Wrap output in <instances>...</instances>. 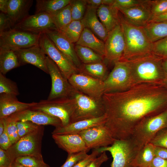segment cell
I'll list each match as a JSON object with an SVG mask.
<instances>
[{"label":"cell","instance_id":"1","mask_svg":"<svg viewBox=\"0 0 167 167\" xmlns=\"http://www.w3.org/2000/svg\"><path fill=\"white\" fill-rule=\"evenodd\" d=\"M102 100L106 116L105 125L114 139L127 140L142 119L167 109V88L139 84L124 91L105 93Z\"/></svg>","mask_w":167,"mask_h":167},{"label":"cell","instance_id":"2","mask_svg":"<svg viewBox=\"0 0 167 167\" xmlns=\"http://www.w3.org/2000/svg\"><path fill=\"white\" fill-rule=\"evenodd\" d=\"M119 15L125 43L120 61H130L154 54L153 43L148 40L143 29L130 24Z\"/></svg>","mask_w":167,"mask_h":167},{"label":"cell","instance_id":"3","mask_svg":"<svg viewBox=\"0 0 167 167\" xmlns=\"http://www.w3.org/2000/svg\"><path fill=\"white\" fill-rule=\"evenodd\" d=\"M163 59L153 54L127 62L134 85L147 84L162 86L165 78Z\"/></svg>","mask_w":167,"mask_h":167},{"label":"cell","instance_id":"4","mask_svg":"<svg viewBox=\"0 0 167 167\" xmlns=\"http://www.w3.org/2000/svg\"><path fill=\"white\" fill-rule=\"evenodd\" d=\"M167 126V109L142 119L135 127L128 140L138 152L150 142L159 131Z\"/></svg>","mask_w":167,"mask_h":167},{"label":"cell","instance_id":"5","mask_svg":"<svg viewBox=\"0 0 167 167\" xmlns=\"http://www.w3.org/2000/svg\"><path fill=\"white\" fill-rule=\"evenodd\" d=\"M75 108L72 97L41 100L29 109L44 112L59 118L62 126L71 123V118Z\"/></svg>","mask_w":167,"mask_h":167},{"label":"cell","instance_id":"6","mask_svg":"<svg viewBox=\"0 0 167 167\" xmlns=\"http://www.w3.org/2000/svg\"><path fill=\"white\" fill-rule=\"evenodd\" d=\"M44 126L40 125L35 130L20 138L7 150L12 162L17 157L28 155H41V143Z\"/></svg>","mask_w":167,"mask_h":167},{"label":"cell","instance_id":"7","mask_svg":"<svg viewBox=\"0 0 167 167\" xmlns=\"http://www.w3.org/2000/svg\"><path fill=\"white\" fill-rule=\"evenodd\" d=\"M71 97L75 99V108L71 123L98 118L105 114L102 98H93L75 90Z\"/></svg>","mask_w":167,"mask_h":167},{"label":"cell","instance_id":"8","mask_svg":"<svg viewBox=\"0 0 167 167\" xmlns=\"http://www.w3.org/2000/svg\"><path fill=\"white\" fill-rule=\"evenodd\" d=\"M104 83V93L122 92L134 86L128 62L119 61L115 63Z\"/></svg>","mask_w":167,"mask_h":167},{"label":"cell","instance_id":"9","mask_svg":"<svg viewBox=\"0 0 167 167\" xmlns=\"http://www.w3.org/2000/svg\"><path fill=\"white\" fill-rule=\"evenodd\" d=\"M40 34L13 28L0 32V50L15 51L37 45Z\"/></svg>","mask_w":167,"mask_h":167},{"label":"cell","instance_id":"10","mask_svg":"<svg viewBox=\"0 0 167 167\" xmlns=\"http://www.w3.org/2000/svg\"><path fill=\"white\" fill-rule=\"evenodd\" d=\"M97 149L100 153H110L113 158L110 167H135L133 162L138 152L129 140L116 139L111 146Z\"/></svg>","mask_w":167,"mask_h":167},{"label":"cell","instance_id":"11","mask_svg":"<svg viewBox=\"0 0 167 167\" xmlns=\"http://www.w3.org/2000/svg\"><path fill=\"white\" fill-rule=\"evenodd\" d=\"M38 44L68 79L72 74L78 72V68L57 48L45 33L41 34Z\"/></svg>","mask_w":167,"mask_h":167},{"label":"cell","instance_id":"12","mask_svg":"<svg viewBox=\"0 0 167 167\" xmlns=\"http://www.w3.org/2000/svg\"><path fill=\"white\" fill-rule=\"evenodd\" d=\"M46 65L51 80V88L47 99L71 97L75 89L54 62L46 56Z\"/></svg>","mask_w":167,"mask_h":167},{"label":"cell","instance_id":"13","mask_svg":"<svg viewBox=\"0 0 167 167\" xmlns=\"http://www.w3.org/2000/svg\"><path fill=\"white\" fill-rule=\"evenodd\" d=\"M68 80L75 90L93 98H102L104 93L103 81L79 72L72 74Z\"/></svg>","mask_w":167,"mask_h":167},{"label":"cell","instance_id":"14","mask_svg":"<svg viewBox=\"0 0 167 167\" xmlns=\"http://www.w3.org/2000/svg\"><path fill=\"white\" fill-rule=\"evenodd\" d=\"M105 54L104 60L114 64L122 59L125 51L124 34L120 24L109 32L105 42Z\"/></svg>","mask_w":167,"mask_h":167},{"label":"cell","instance_id":"15","mask_svg":"<svg viewBox=\"0 0 167 167\" xmlns=\"http://www.w3.org/2000/svg\"><path fill=\"white\" fill-rule=\"evenodd\" d=\"M13 28L36 34L45 33L49 30H57L51 15L45 13L29 15L15 25Z\"/></svg>","mask_w":167,"mask_h":167},{"label":"cell","instance_id":"16","mask_svg":"<svg viewBox=\"0 0 167 167\" xmlns=\"http://www.w3.org/2000/svg\"><path fill=\"white\" fill-rule=\"evenodd\" d=\"M79 134L89 150L92 148L97 149L109 146L116 140L105 125L86 129Z\"/></svg>","mask_w":167,"mask_h":167},{"label":"cell","instance_id":"17","mask_svg":"<svg viewBox=\"0 0 167 167\" xmlns=\"http://www.w3.org/2000/svg\"><path fill=\"white\" fill-rule=\"evenodd\" d=\"M3 119L6 122L29 121L40 125H50L55 128L62 126L61 121L59 118L41 111L29 109L16 113Z\"/></svg>","mask_w":167,"mask_h":167},{"label":"cell","instance_id":"18","mask_svg":"<svg viewBox=\"0 0 167 167\" xmlns=\"http://www.w3.org/2000/svg\"><path fill=\"white\" fill-rule=\"evenodd\" d=\"M14 51L18 57L21 66L31 64L49 74L46 65V55L38 44Z\"/></svg>","mask_w":167,"mask_h":167},{"label":"cell","instance_id":"19","mask_svg":"<svg viewBox=\"0 0 167 167\" xmlns=\"http://www.w3.org/2000/svg\"><path fill=\"white\" fill-rule=\"evenodd\" d=\"M118 9L122 13V15L126 21L139 28H143L149 23L153 15L147 6V3L145 5Z\"/></svg>","mask_w":167,"mask_h":167},{"label":"cell","instance_id":"20","mask_svg":"<svg viewBox=\"0 0 167 167\" xmlns=\"http://www.w3.org/2000/svg\"><path fill=\"white\" fill-rule=\"evenodd\" d=\"M45 33L57 48L78 69L82 63L76 54L74 43L57 30H49Z\"/></svg>","mask_w":167,"mask_h":167},{"label":"cell","instance_id":"21","mask_svg":"<svg viewBox=\"0 0 167 167\" xmlns=\"http://www.w3.org/2000/svg\"><path fill=\"white\" fill-rule=\"evenodd\" d=\"M52 137L58 146L68 154L89 151L79 134H52Z\"/></svg>","mask_w":167,"mask_h":167},{"label":"cell","instance_id":"22","mask_svg":"<svg viewBox=\"0 0 167 167\" xmlns=\"http://www.w3.org/2000/svg\"><path fill=\"white\" fill-rule=\"evenodd\" d=\"M106 119V116L105 114L98 118L74 122L65 126L55 128L52 132V134H79L81 131L89 128L105 125Z\"/></svg>","mask_w":167,"mask_h":167},{"label":"cell","instance_id":"23","mask_svg":"<svg viewBox=\"0 0 167 167\" xmlns=\"http://www.w3.org/2000/svg\"><path fill=\"white\" fill-rule=\"evenodd\" d=\"M16 96L0 94V119L6 118L16 113L30 109L36 104L35 102L26 103L19 101Z\"/></svg>","mask_w":167,"mask_h":167},{"label":"cell","instance_id":"24","mask_svg":"<svg viewBox=\"0 0 167 167\" xmlns=\"http://www.w3.org/2000/svg\"><path fill=\"white\" fill-rule=\"evenodd\" d=\"M97 8L87 5L84 15L81 21L84 28L88 29L99 39L105 42L109 32L98 18Z\"/></svg>","mask_w":167,"mask_h":167},{"label":"cell","instance_id":"25","mask_svg":"<svg viewBox=\"0 0 167 167\" xmlns=\"http://www.w3.org/2000/svg\"><path fill=\"white\" fill-rule=\"evenodd\" d=\"M33 2L32 0H8L6 14L13 27L29 15V11Z\"/></svg>","mask_w":167,"mask_h":167},{"label":"cell","instance_id":"26","mask_svg":"<svg viewBox=\"0 0 167 167\" xmlns=\"http://www.w3.org/2000/svg\"><path fill=\"white\" fill-rule=\"evenodd\" d=\"M119 11L112 6L103 4L97 9L98 18L109 32L120 24Z\"/></svg>","mask_w":167,"mask_h":167},{"label":"cell","instance_id":"27","mask_svg":"<svg viewBox=\"0 0 167 167\" xmlns=\"http://www.w3.org/2000/svg\"><path fill=\"white\" fill-rule=\"evenodd\" d=\"M76 44L88 48L104 58L105 54V42L99 39L90 30L84 28Z\"/></svg>","mask_w":167,"mask_h":167},{"label":"cell","instance_id":"28","mask_svg":"<svg viewBox=\"0 0 167 167\" xmlns=\"http://www.w3.org/2000/svg\"><path fill=\"white\" fill-rule=\"evenodd\" d=\"M78 72L103 81L108 75L104 61L87 64L82 63L78 68Z\"/></svg>","mask_w":167,"mask_h":167},{"label":"cell","instance_id":"29","mask_svg":"<svg viewBox=\"0 0 167 167\" xmlns=\"http://www.w3.org/2000/svg\"><path fill=\"white\" fill-rule=\"evenodd\" d=\"M142 28L152 43L167 37V22H150Z\"/></svg>","mask_w":167,"mask_h":167},{"label":"cell","instance_id":"30","mask_svg":"<svg viewBox=\"0 0 167 167\" xmlns=\"http://www.w3.org/2000/svg\"><path fill=\"white\" fill-rule=\"evenodd\" d=\"M71 0H36L35 13L51 15L69 5Z\"/></svg>","mask_w":167,"mask_h":167},{"label":"cell","instance_id":"31","mask_svg":"<svg viewBox=\"0 0 167 167\" xmlns=\"http://www.w3.org/2000/svg\"><path fill=\"white\" fill-rule=\"evenodd\" d=\"M21 66L15 52L11 50H0V73L4 75Z\"/></svg>","mask_w":167,"mask_h":167},{"label":"cell","instance_id":"32","mask_svg":"<svg viewBox=\"0 0 167 167\" xmlns=\"http://www.w3.org/2000/svg\"><path fill=\"white\" fill-rule=\"evenodd\" d=\"M154 146L149 143L144 145L138 152L133 161L135 167L149 166L155 156Z\"/></svg>","mask_w":167,"mask_h":167},{"label":"cell","instance_id":"33","mask_svg":"<svg viewBox=\"0 0 167 167\" xmlns=\"http://www.w3.org/2000/svg\"><path fill=\"white\" fill-rule=\"evenodd\" d=\"M75 48L78 58L83 64L104 61L103 57L88 48L76 44Z\"/></svg>","mask_w":167,"mask_h":167},{"label":"cell","instance_id":"34","mask_svg":"<svg viewBox=\"0 0 167 167\" xmlns=\"http://www.w3.org/2000/svg\"><path fill=\"white\" fill-rule=\"evenodd\" d=\"M84 28L81 20H73L58 31L71 42L74 43H76L79 40Z\"/></svg>","mask_w":167,"mask_h":167},{"label":"cell","instance_id":"35","mask_svg":"<svg viewBox=\"0 0 167 167\" xmlns=\"http://www.w3.org/2000/svg\"><path fill=\"white\" fill-rule=\"evenodd\" d=\"M54 24L59 31L72 21L70 4L50 15Z\"/></svg>","mask_w":167,"mask_h":167},{"label":"cell","instance_id":"36","mask_svg":"<svg viewBox=\"0 0 167 167\" xmlns=\"http://www.w3.org/2000/svg\"><path fill=\"white\" fill-rule=\"evenodd\" d=\"M14 161L27 167H49L44 162L42 155L20 156Z\"/></svg>","mask_w":167,"mask_h":167},{"label":"cell","instance_id":"37","mask_svg":"<svg viewBox=\"0 0 167 167\" xmlns=\"http://www.w3.org/2000/svg\"><path fill=\"white\" fill-rule=\"evenodd\" d=\"M72 21L81 20L85 14L87 7L86 0H71L70 3Z\"/></svg>","mask_w":167,"mask_h":167},{"label":"cell","instance_id":"38","mask_svg":"<svg viewBox=\"0 0 167 167\" xmlns=\"http://www.w3.org/2000/svg\"><path fill=\"white\" fill-rule=\"evenodd\" d=\"M5 94L17 96L19 92L16 83L6 78L0 73V94Z\"/></svg>","mask_w":167,"mask_h":167},{"label":"cell","instance_id":"39","mask_svg":"<svg viewBox=\"0 0 167 167\" xmlns=\"http://www.w3.org/2000/svg\"><path fill=\"white\" fill-rule=\"evenodd\" d=\"M147 5L153 15L167 12V0H148Z\"/></svg>","mask_w":167,"mask_h":167},{"label":"cell","instance_id":"40","mask_svg":"<svg viewBox=\"0 0 167 167\" xmlns=\"http://www.w3.org/2000/svg\"><path fill=\"white\" fill-rule=\"evenodd\" d=\"M20 138L35 130L40 125L29 121L16 122Z\"/></svg>","mask_w":167,"mask_h":167},{"label":"cell","instance_id":"41","mask_svg":"<svg viewBox=\"0 0 167 167\" xmlns=\"http://www.w3.org/2000/svg\"><path fill=\"white\" fill-rule=\"evenodd\" d=\"M86 151L68 154L65 163L60 167H73L79 161L88 156Z\"/></svg>","mask_w":167,"mask_h":167},{"label":"cell","instance_id":"42","mask_svg":"<svg viewBox=\"0 0 167 167\" xmlns=\"http://www.w3.org/2000/svg\"><path fill=\"white\" fill-rule=\"evenodd\" d=\"M153 53L163 59H167V37L153 43Z\"/></svg>","mask_w":167,"mask_h":167},{"label":"cell","instance_id":"43","mask_svg":"<svg viewBox=\"0 0 167 167\" xmlns=\"http://www.w3.org/2000/svg\"><path fill=\"white\" fill-rule=\"evenodd\" d=\"M150 143L156 146L167 148V126L159 131Z\"/></svg>","mask_w":167,"mask_h":167},{"label":"cell","instance_id":"44","mask_svg":"<svg viewBox=\"0 0 167 167\" xmlns=\"http://www.w3.org/2000/svg\"><path fill=\"white\" fill-rule=\"evenodd\" d=\"M3 121L6 125L7 133L12 145L20 139L16 122L12 121L6 122L4 120Z\"/></svg>","mask_w":167,"mask_h":167},{"label":"cell","instance_id":"45","mask_svg":"<svg viewBox=\"0 0 167 167\" xmlns=\"http://www.w3.org/2000/svg\"><path fill=\"white\" fill-rule=\"evenodd\" d=\"M147 0H115L112 6L117 8L146 4Z\"/></svg>","mask_w":167,"mask_h":167},{"label":"cell","instance_id":"46","mask_svg":"<svg viewBox=\"0 0 167 167\" xmlns=\"http://www.w3.org/2000/svg\"><path fill=\"white\" fill-rule=\"evenodd\" d=\"M13 26L8 16L6 14L0 13V32H4L13 28Z\"/></svg>","mask_w":167,"mask_h":167},{"label":"cell","instance_id":"47","mask_svg":"<svg viewBox=\"0 0 167 167\" xmlns=\"http://www.w3.org/2000/svg\"><path fill=\"white\" fill-rule=\"evenodd\" d=\"M100 153L97 149H95L90 154L88 155L73 167H87L93 160L97 157Z\"/></svg>","mask_w":167,"mask_h":167},{"label":"cell","instance_id":"48","mask_svg":"<svg viewBox=\"0 0 167 167\" xmlns=\"http://www.w3.org/2000/svg\"><path fill=\"white\" fill-rule=\"evenodd\" d=\"M4 123L5 126L4 130L2 134L0 135V147L5 150H7L12 146V144L7 133L6 125L4 122Z\"/></svg>","mask_w":167,"mask_h":167},{"label":"cell","instance_id":"49","mask_svg":"<svg viewBox=\"0 0 167 167\" xmlns=\"http://www.w3.org/2000/svg\"><path fill=\"white\" fill-rule=\"evenodd\" d=\"M109 159L105 152L101 153L100 156L95 158L87 167H100L101 164Z\"/></svg>","mask_w":167,"mask_h":167},{"label":"cell","instance_id":"50","mask_svg":"<svg viewBox=\"0 0 167 167\" xmlns=\"http://www.w3.org/2000/svg\"><path fill=\"white\" fill-rule=\"evenodd\" d=\"M12 163L6 150L0 148V167H10Z\"/></svg>","mask_w":167,"mask_h":167},{"label":"cell","instance_id":"51","mask_svg":"<svg viewBox=\"0 0 167 167\" xmlns=\"http://www.w3.org/2000/svg\"><path fill=\"white\" fill-rule=\"evenodd\" d=\"M149 166L150 167H167V159L155 156Z\"/></svg>","mask_w":167,"mask_h":167},{"label":"cell","instance_id":"52","mask_svg":"<svg viewBox=\"0 0 167 167\" xmlns=\"http://www.w3.org/2000/svg\"><path fill=\"white\" fill-rule=\"evenodd\" d=\"M154 151L155 156L167 159V148L155 145Z\"/></svg>","mask_w":167,"mask_h":167},{"label":"cell","instance_id":"53","mask_svg":"<svg viewBox=\"0 0 167 167\" xmlns=\"http://www.w3.org/2000/svg\"><path fill=\"white\" fill-rule=\"evenodd\" d=\"M163 22H167V12L158 15H152L149 23Z\"/></svg>","mask_w":167,"mask_h":167},{"label":"cell","instance_id":"54","mask_svg":"<svg viewBox=\"0 0 167 167\" xmlns=\"http://www.w3.org/2000/svg\"><path fill=\"white\" fill-rule=\"evenodd\" d=\"M163 66L165 74V78L162 86L167 88V59H163Z\"/></svg>","mask_w":167,"mask_h":167},{"label":"cell","instance_id":"55","mask_svg":"<svg viewBox=\"0 0 167 167\" xmlns=\"http://www.w3.org/2000/svg\"><path fill=\"white\" fill-rule=\"evenodd\" d=\"M87 5L91 6L98 7L102 4V0H86Z\"/></svg>","mask_w":167,"mask_h":167},{"label":"cell","instance_id":"56","mask_svg":"<svg viewBox=\"0 0 167 167\" xmlns=\"http://www.w3.org/2000/svg\"><path fill=\"white\" fill-rule=\"evenodd\" d=\"M8 0H0V10L1 12L6 14L7 6Z\"/></svg>","mask_w":167,"mask_h":167},{"label":"cell","instance_id":"57","mask_svg":"<svg viewBox=\"0 0 167 167\" xmlns=\"http://www.w3.org/2000/svg\"><path fill=\"white\" fill-rule=\"evenodd\" d=\"M5 124L2 119H0V135L4 131L5 129Z\"/></svg>","mask_w":167,"mask_h":167},{"label":"cell","instance_id":"58","mask_svg":"<svg viewBox=\"0 0 167 167\" xmlns=\"http://www.w3.org/2000/svg\"><path fill=\"white\" fill-rule=\"evenodd\" d=\"M10 167H27L25 166L21 165L15 161L11 164Z\"/></svg>","mask_w":167,"mask_h":167},{"label":"cell","instance_id":"59","mask_svg":"<svg viewBox=\"0 0 167 167\" xmlns=\"http://www.w3.org/2000/svg\"><path fill=\"white\" fill-rule=\"evenodd\" d=\"M150 167L149 166H147V167Z\"/></svg>","mask_w":167,"mask_h":167}]
</instances>
